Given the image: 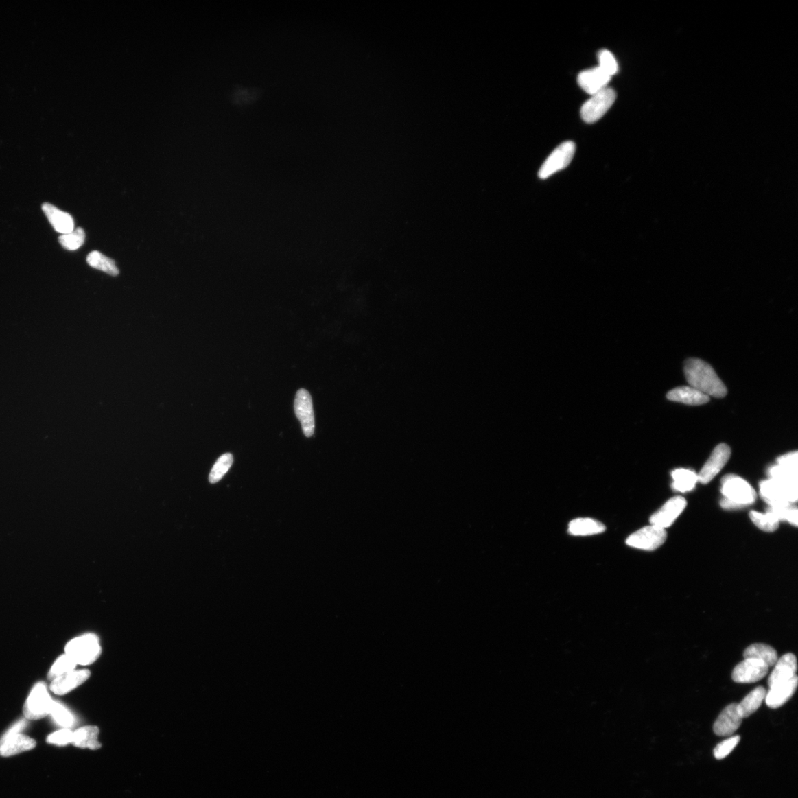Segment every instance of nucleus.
<instances>
[{
    "mask_svg": "<svg viewBox=\"0 0 798 798\" xmlns=\"http://www.w3.org/2000/svg\"><path fill=\"white\" fill-rule=\"evenodd\" d=\"M685 375L690 387L706 394L708 397L724 398L727 393L725 384L709 364L699 359H689L685 362Z\"/></svg>",
    "mask_w": 798,
    "mask_h": 798,
    "instance_id": "f257e3e1",
    "label": "nucleus"
},
{
    "mask_svg": "<svg viewBox=\"0 0 798 798\" xmlns=\"http://www.w3.org/2000/svg\"><path fill=\"white\" fill-rule=\"evenodd\" d=\"M722 493L725 498L720 506L726 509L744 508L753 504L757 495L755 489L745 480L735 475L725 476L722 480Z\"/></svg>",
    "mask_w": 798,
    "mask_h": 798,
    "instance_id": "f03ea898",
    "label": "nucleus"
},
{
    "mask_svg": "<svg viewBox=\"0 0 798 798\" xmlns=\"http://www.w3.org/2000/svg\"><path fill=\"white\" fill-rule=\"evenodd\" d=\"M102 653L99 639L94 634L76 637L65 646V655L69 656L77 665L83 666L93 664Z\"/></svg>",
    "mask_w": 798,
    "mask_h": 798,
    "instance_id": "7ed1b4c3",
    "label": "nucleus"
},
{
    "mask_svg": "<svg viewBox=\"0 0 798 798\" xmlns=\"http://www.w3.org/2000/svg\"><path fill=\"white\" fill-rule=\"evenodd\" d=\"M797 486L777 482L771 478L764 480L760 484L761 496L771 507L795 503L797 501Z\"/></svg>",
    "mask_w": 798,
    "mask_h": 798,
    "instance_id": "20e7f679",
    "label": "nucleus"
},
{
    "mask_svg": "<svg viewBox=\"0 0 798 798\" xmlns=\"http://www.w3.org/2000/svg\"><path fill=\"white\" fill-rule=\"evenodd\" d=\"M54 701L44 682H38L30 692L24 705V714L28 720H38L50 715Z\"/></svg>",
    "mask_w": 798,
    "mask_h": 798,
    "instance_id": "39448f33",
    "label": "nucleus"
},
{
    "mask_svg": "<svg viewBox=\"0 0 798 798\" xmlns=\"http://www.w3.org/2000/svg\"><path fill=\"white\" fill-rule=\"evenodd\" d=\"M617 99V93L611 88H605L591 95L580 110L581 117L586 123H594L600 120L611 108Z\"/></svg>",
    "mask_w": 798,
    "mask_h": 798,
    "instance_id": "423d86ee",
    "label": "nucleus"
},
{
    "mask_svg": "<svg viewBox=\"0 0 798 798\" xmlns=\"http://www.w3.org/2000/svg\"><path fill=\"white\" fill-rule=\"evenodd\" d=\"M576 151V145L573 141H565L557 147L545 160L539 170L540 178L546 179L559 172L568 167L572 162Z\"/></svg>",
    "mask_w": 798,
    "mask_h": 798,
    "instance_id": "0eeeda50",
    "label": "nucleus"
},
{
    "mask_svg": "<svg viewBox=\"0 0 798 798\" xmlns=\"http://www.w3.org/2000/svg\"><path fill=\"white\" fill-rule=\"evenodd\" d=\"M667 536L665 528L651 524L630 535L626 543L636 549L653 551L665 543Z\"/></svg>",
    "mask_w": 798,
    "mask_h": 798,
    "instance_id": "6e6552de",
    "label": "nucleus"
},
{
    "mask_svg": "<svg viewBox=\"0 0 798 798\" xmlns=\"http://www.w3.org/2000/svg\"><path fill=\"white\" fill-rule=\"evenodd\" d=\"M296 416L301 423L304 434L310 438L314 434L315 420L313 401L309 391L301 389L297 391L294 401Z\"/></svg>",
    "mask_w": 798,
    "mask_h": 798,
    "instance_id": "1a4fd4ad",
    "label": "nucleus"
},
{
    "mask_svg": "<svg viewBox=\"0 0 798 798\" xmlns=\"http://www.w3.org/2000/svg\"><path fill=\"white\" fill-rule=\"evenodd\" d=\"M768 667L761 660L744 659L733 671L732 678L737 683H755L768 674Z\"/></svg>",
    "mask_w": 798,
    "mask_h": 798,
    "instance_id": "9d476101",
    "label": "nucleus"
},
{
    "mask_svg": "<svg viewBox=\"0 0 798 798\" xmlns=\"http://www.w3.org/2000/svg\"><path fill=\"white\" fill-rule=\"evenodd\" d=\"M730 456H731V449L728 445L725 444L718 445L713 451L703 469H701L698 475L699 482L704 484L710 482L728 462Z\"/></svg>",
    "mask_w": 798,
    "mask_h": 798,
    "instance_id": "9b49d317",
    "label": "nucleus"
},
{
    "mask_svg": "<svg viewBox=\"0 0 798 798\" xmlns=\"http://www.w3.org/2000/svg\"><path fill=\"white\" fill-rule=\"evenodd\" d=\"M686 506L687 501L683 497H672L651 516L650 524L663 528L670 527L684 511Z\"/></svg>",
    "mask_w": 798,
    "mask_h": 798,
    "instance_id": "f8f14e48",
    "label": "nucleus"
},
{
    "mask_svg": "<svg viewBox=\"0 0 798 798\" xmlns=\"http://www.w3.org/2000/svg\"><path fill=\"white\" fill-rule=\"evenodd\" d=\"M798 677L795 675L792 679L771 687L766 692L765 697L766 705L771 709H777L782 707L789 701L797 688Z\"/></svg>",
    "mask_w": 798,
    "mask_h": 798,
    "instance_id": "ddd939ff",
    "label": "nucleus"
},
{
    "mask_svg": "<svg viewBox=\"0 0 798 798\" xmlns=\"http://www.w3.org/2000/svg\"><path fill=\"white\" fill-rule=\"evenodd\" d=\"M90 677L89 670H74L52 680L50 689L54 694L63 696L82 685Z\"/></svg>",
    "mask_w": 798,
    "mask_h": 798,
    "instance_id": "4468645a",
    "label": "nucleus"
},
{
    "mask_svg": "<svg viewBox=\"0 0 798 798\" xmlns=\"http://www.w3.org/2000/svg\"><path fill=\"white\" fill-rule=\"evenodd\" d=\"M742 719L738 712L737 704L729 705L716 719L714 731L718 736H731L741 726Z\"/></svg>",
    "mask_w": 798,
    "mask_h": 798,
    "instance_id": "2eb2a0df",
    "label": "nucleus"
},
{
    "mask_svg": "<svg viewBox=\"0 0 798 798\" xmlns=\"http://www.w3.org/2000/svg\"><path fill=\"white\" fill-rule=\"evenodd\" d=\"M611 80V76L604 72L600 67L581 72L578 78L580 88L591 95L607 88Z\"/></svg>",
    "mask_w": 798,
    "mask_h": 798,
    "instance_id": "dca6fc26",
    "label": "nucleus"
},
{
    "mask_svg": "<svg viewBox=\"0 0 798 798\" xmlns=\"http://www.w3.org/2000/svg\"><path fill=\"white\" fill-rule=\"evenodd\" d=\"M797 670L796 657L793 653H786L775 663V668L768 679V686L771 688L792 679L796 675Z\"/></svg>",
    "mask_w": 798,
    "mask_h": 798,
    "instance_id": "f3484780",
    "label": "nucleus"
},
{
    "mask_svg": "<svg viewBox=\"0 0 798 798\" xmlns=\"http://www.w3.org/2000/svg\"><path fill=\"white\" fill-rule=\"evenodd\" d=\"M42 208L45 215L57 233L66 235L73 232L74 221L71 215L47 203L44 204Z\"/></svg>",
    "mask_w": 798,
    "mask_h": 798,
    "instance_id": "a211bd4d",
    "label": "nucleus"
},
{
    "mask_svg": "<svg viewBox=\"0 0 798 798\" xmlns=\"http://www.w3.org/2000/svg\"><path fill=\"white\" fill-rule=\"evenodd\" d=\"M670 401L685 403L688 406L705 405L710 400L706 394L692 387H679L671 390L667 394Z\"/></svg>",
    "mask_w": 798,
    "mask_h": 798,
    "instance_id": "6ab92c4d",
    "label": "nucleus"
},
{
    "mask_svg": "<svg viewBox=\"0 0 798 798\" xmlns=\"http://www.w3.org/2000/svg\"><path fill=\"white\" fill-rule=\"evenodd\" d=\"M36 747V742L30 737L19 734L9 738L0 746V755L3 757L13 756L31 751Z\"/></svg>",
    "mask_w": 798,
    "mask_h": 798,
    "instance_id": "aec40b11",
    "label": "nucleus"
},
{
    "mask_svg": "<svg viewBox=\"0 0 798 798\" xmlns=\"http://www.w3.org/2000/svg\"><path fill=\"white\" fill-rule=\"evenodd\" d=\"M766 690L759 686L751 692L739 704H737L738 712L742 718L751 716L759 707L762 706L765 699Z\"/></svg>",
    "mask_w": 798,
    "mask_h": 798,
    "instance_id": "412c9836",
    "label": "nucleus"
},
{
    "mask_svg": "<svg viewBox=\"0 0 798 798\" xmlns=\"http://www.w3.org/2000/svg\"><path fill=\"white\" fill-rule=\"evenodd\" d=\"M99 734V729L97 727H81L73 732L72 744L80 748L99 749L101 744L97 740Z\"/></svg>",
    "mask_w": 798,
    "mask_h": 798,
    "instance_id": "4be33fe9",
    "label": "nucleus"
},
{
    "mask_svg": "<svg viewBox=\"0 0 798 798\" xmlns=\"http://www.w3.org/2000/svg\"><path fill=\"white\" fill-rule=\"evenodd\" d=\"M605 526L591 518L574 519L569 525V532L574 536H589L604 532Z\"/></svg>",
    "mask_w": 798,
    "mask_h": 798,
    "instance_id": "5701e85b",
    "label": "nucleus"
},
{
    "mask_svg": "<svg viewBox=\"0 0 798 798\" xmlns=\"http://www.w3.org/2000/svg\"><path fill=\"white\" fill-rule=\"evenodd\" d=\"M744 659H755L761 660L768 667H773L777 661V651L766 644H753L749 646L744 652Z\"/></svg>",
    "mask_w": 798,
    "mask_h": 798,
    "instance_id": "b1692460",
    "label": "nucleus"
},
{
    "mask_svg": "<svg viewBox=\"0 0 798 798\" xmlns=\"http://www.w3.org/2000/svg\"><path fill=\"white\" fill-rule=\"evenodd\" d=\"M672 478L674 480L672 484V489L681 493L691 491L699 482L698 475L690 469H676L672 473Z\"/></svg>",
    "mask_w": 798,
    "mask_h": 798,
    "instance_id": "393cba45",
    "label": "nucleus"
},
{
    "mask_svg": "<svg viewBox=\"0 0 798 798\" xmlns=\"http://www.w3.org/2000/svg\"><path fill=\"white\" fill-rule=\"evenodd\" d=\"M86 262L93 268L98 269L111 276H117L119 269L113 259L104 256L99 252L94 251L86 257Z\"/></svg>",
    "mask_w": 798,
    "mask_h": 798,
    "instance_id": "a878e982",
    "label": "nucleus"
},
{
    "mask_svg": "<svg viewBox=\"0 0 798 798\" xmlns=\"http://www.w3.org/2000/svg\"><path fill=\"white\" fill-rule=\"evenodd\" d=\"M749 517L758 528L766 532H775L779 526L780 521L770 512L766 511L765 514H762L752 511L749 513Z\"/></svg>",
    "mask_w": 798,
    "mask_h": 798,
    "instance_id": "bb28decb",
    "label": "nucleus"
},
{
    "mask_svg": "<svg viewBox=\"0 0 798 798\" xmlns=\"http://www.w3.org/2000/svg\"><path fill=\"white\" fill-rule=\"evenodd\" d=\"M233 456L230 454H226L221 456L211 470L209 474V482L211 484H216L227 473L228 471L233 464Z\"/></svg>",
    "mask_w": 798,
    "mask_h": 798,
    "instance_id": "cd10ccee",
    "label": "nucleus"
},
{
    "mask_svg": "<svg viewBox=\"0 0 798 798\" xmlns=\"http://www.w3.org/2000/svg\"><path fill=\"white\" fill-rule=\"evenodd\" d=\"M50 715L57 725L64 728L69 729L75 723L74 717L70 711L57 701H54Z\"/></svg>",
    "mask_w": 798,
    "mask_h": 798,
    "instance_id": "c85d7f7f",
    "label": "nucleus"
},
{
    "mask_svg": "<svg viewBox=\"0 0 798 798\" xmlns=\"http://www.w3.org/2000/svg\"><path fill=\"white\" fill-rule=\"evenodd\" d=\"M76 666V663L69 656L64 655L58 658L54 663L49 672H48V679L52 681L67 674V672L74 670Z\"/></svg>",
    "mask_w": 798,
    "mask_h": 798,
    "instance_id": "c756f323",
    "label": "nucleus"
},
{
    "mask_svg": "<svg viewBox=\"0 0 798 798\" xmlns=\"http://www.w3.org/2000/svg\"><path fill=\"white\" fill-rule=\"evenodd\" d=\"M771 478L786 485L797 486L798 473L784 468L780 465L772 467L768 470Z\"/></svg>",
    "mask_w": 798,
    "mask_h": 798,
    "instance_id": "7c9ffc66",
    "label": "nucleus"
},
{
    "mask_svg": "<svg viewBox=\"0 0 798 798\" xmlns=\"http://www.w3.org/2000/svg\"><path fill=\"white\" fill-rule=\"evenodd\" d=\"M766 511L771 513L779 521H786L797 526L798 511L797 506L793 504L778 507L771 506Z\"/></svg>",
    "mask_w": 798,
    "mask_h": 798,
    "instance_id": "2f4dec72",
    "label": "nucleus"
},
{
    "mask_svg": "<svg viewBox=\"0 0 798 798\" xmlns=\"http://www.w3.org/2000/svg\"><path fill=\"white\" fill-rule=\"evenodd\" d=\"M85 233L82 228L73 230L72 233L62 235L59 237L62 246L69 251H75L80 248L84 243Z\"/></svg>",
    "mask_w": 798,
    "mask_h": 798,
    "instance_id": "473e14b6",
    "label": "nucleus"
},
{
    "mask_svg": "<svg viewBox=\"0 0 798 798\" xmlns=\"http://www.w3.org/2000/svg\"><path fill=\"white\" fill-rule=\"evenodd\" d=\"M598 59L600 69L610 76L612 77L618 72V63L609 51H600L598 54Z\"/></svg>",
    "mask_w": 798,
    "mask_h": 798,
    "instance_id": "72a5a7b5",
    "label": "nucleus"
},
{
    "mask_svg": "<svg viewBox=\"0 0 798 798\" xmlns=\"http://www.w3.org/2000/svg\"><path fill=\"white\" fill-rule=\"evenodd\" d=\"M740 740H741V737L735 736L729 737L723 742L718 744L714 749V754L715 758L718 760H720V759L727 757L734 751V749L740 742Z\"/></svg>",
    "mask_w": 798,
    "mask_h": 798,
    "instance_id": "f704fd0d",
    "label": "nucleus"
},
{
    "mask_svg": "<svg viewBox=\"0 0 798 798\" xmlns=\"http://www.w3.org/2000/svg\"><path fill=\"white\" fill-rule=\"evenodd\" d=\"M73 732L69 729H62L53 733L47 738V742L51 744L67 745L72 743Z\"/></svg>",
    "mask_w": 798,
    "mask_h": 798,
    "instance_id": "c9c22d12",
    "label": "nucleus"
},
{
    "mask_svg": "<svg viewBox=\"0 0 798 798\" xmlns=\"http://www.w3.org/2000/svg\"><path fill=\"white\" fill-rule=\"evenodd\" d=\"M778 465L798 473L797 451L782 456L777 459Z\"/></svg>",
    "mask_w": 798,
    "mask_h": 798,
    "instance_id": "e433bc0d",
    "label": "nucleus"
},
{
    "mask_svg": "<svg viewBox=\"0 0 798 798\" xmlns=\"http://www.w3.org/2000/svg\"><path fill=\"white\" fill-rule=\"evenodd\" d=\"M27 724V723L26 720H25V719L19 720V722H17L16 724H14L5 734V735L3 736V737L2 738V742L5 741V740L9 738H11L15 735L21 734L23 731V730L26 727Z\"/></svg>",
    "mask_w": 798,
    "mask_h": 798,
    "instance_id": "4c0bfd02",
    "label": "nucleus"
}]
</instances>
